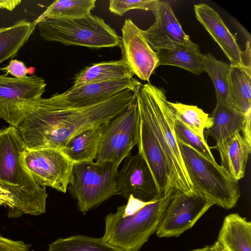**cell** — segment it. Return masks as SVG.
<instances>
[{
  "mask_svg": "<svg viewBox=\"0 0 251 251\" xmlns=\"http://www.w3.org/2000/svg\"><path fill=\"white\" fill-rule=\"evenodd\" d=\"M136 91L125 90L99 104L80 108L54 109L41 100L17 127L28 150H60L73 137L108 122L134 101Z\"/></svg>",
  "mask_w": 251,
  "mask_h": 251,
  "instance_id": "obj_1",
  "label": "cell"
},
{
  "mask_svg": "<svg viewBox=\"0 0 251 251\" xmlns=\"http://www.w3.org/2000/svg\"><path fill=\"white\" fill-rule=\"evenodd\" d=\"M27 150L17 128L0 129V187L12 195L15 208L9 217L39 216L46 212L48 194L38 184L25 162Z\"/></svg>",
  "mask_w": 251,
  "mask_h": 251,
  "instance_id": "obj_2",
  "label": "cell"
},
{
  "mask_svg": "<svg viewBox=\"0 0 251 251\" xmlns=\"http://www.w3.org/2000/svg\"><path fill=\"white\" fill-rule=\"evenodd\" d=\"M175 189L148 201L129 197L106 217L103 242L118 251H138L156 231Z\"/></svg>",
  "mask_w": 251,
  "mask_h": 251,
  "instance_id": "obj_3",
  "label": "cell"
},
{
  "mask_svg": "<svg viewBox=\"0 0 251 251\" xmlns=\"http://www.w3.org/2000/svg\"><path fill=\"white\" fill-rule=\"evenodd\" d=\"M141 119L154 136L165 157L173 187L193 195L189 179L176 137V120L163 90L150 82L142 84L136 93Z\"/></svg>",
  "mask_w": 251,
  "mask_h": 251,
  "instance_id": "obj_4",
  "label": "cell"
},
{
  "mask_svg": "<svg viewBox=\"0 0 251 251\" xmlns=\"http://www.w3.org/2000/svg\"><path fill=\"white\" fill-rule=\"evenodd\" d=\"M177 141L195 192L214 205L227 209L234 207L240 197L238 181L217 162L209 161L191 147Z\"/></svg>",
  "mask_w": 251,
  "mask_h": 251,
  "instance_id": "obj_5",
  "label": "cell"
},
{
  "mask_svg": "<svg viewBox=\"0 0 251 251\" xmlns=\"http://www.w3.org/2000/svg\"><path fill=\"white\" fill-rule=\"evenodd\" d=\"M47 41L90 49L119 47L121 37L104 20L90 13L75 19L48 18L37 25Z\"/></svg>",
  "mask_w": 251,
  "mask_h": 251,
  "instance_id": "obj_6",
  "label": "cell"
},
{
  "mask_svg": "<svg viewBox=\"0 0 251 251\" xmlns=\"http://www.w3.org/2000/svg\"><path fill=\"white\" fill-rule=\"evenodd\" d=\"M118 168L110 162L88 161L74 164L73 179L68 189L83 214L118 195Z\"/></svg>",
  "mask_w": 251,
  "mask_h": 251,
  "instance_id": "obj_7",
  "label": "cell"
},
{
  "mask_svg": "<svg viewBox=\"0 0 251 251\" xmlns=\"http://www.w3.org/2000/svg\"><path fill=\"white\" fill-rule=\"evenodd\" d=\"M140 117L136 99L122 113L108 122L96 161L110 162L118 168L139 140Z\"/></svg>",
  "mask_w": 251,
  "mask_h": 251,
  "instance_id": "obj_8",
  "label": "cell"
},
{
  "mask_svg": "<svg viewBox=\"0 0 251 251\" xmlns=\"http://www.w3.org/2000/svg\"><path fill=\"white\" fill-rule=\"evenodd\" d=\"M46 85L36 75L20 78L0 75V119L17 128L42 98Z\"/></svg>",
  "mask_w": 251,
  "mask_h": 251,
  "instance_id": "obj_9",
  "label": "cell"
},
{
  "mask_svg": "<svg viewBox=\"0 0 251 251\" xmlns=\"http://www.w3.org/2000/svg\"><path fill=\"white\" fill-rule=\"evenodd\" d=\"M142 85L132 77L73 86L63 93H56L46 99L42 98L41 100L54 109L84 108L101 103L125 90L136 91Z\"/></svg>",
  "mask_w": 251,
  "mask_h": 251,
  "instance_id": "obj_10",
  "label": "cell"
},
{
  "mask_svg": "<svg viewBox=\"0 0 251 251\" xmlns=\"http://www.w3.org/2000/svg\"><path fill=\"white\" fill-rule=\"evenodd\" d=\"M214 203L197 193L175 189L156 232L160 238L177 237L192 228Z\"/></svg>",
  "mask_w": 251,
  "mask_h": 251,
  "instance_id": "obj_11",
  "label": "cell"
},
{
  "mask_svg": "<svg viewBox=\"0 0 251 251\" xmlns=\"http://www.w3.org/2000/svg\"><path fill=\"white\" fill-rule=\"evenodd\" d=\"M26 166L35 182L65 193L73 179V163L56 149L27 150Z\"/></svg>",
  "mask_w": 251,
  "mask_h": 251,
  "instance_id": "obj_12",
  "label": "cell"
},
{
  "mask_svg": "<svg viewBox=\"0 0 251 251\" xmlns=\"http://www.w3.org/2000/svg\"><path fill=\"white\" fill-rule=\"evenodd\" d=\"M119 47L122 59L129 65L134 74L144 81L150 80L158 66L156 52L150 46L142 29L130 19H126L121 28Z\"/></svg>",
  "mask_w": 251,
  "mask_h": 251,
  "instance_id": "obj_13",
  "label": "cell"
},
{
  "mask_svg": "<svg viewBox=\"0 0 251 251\" xmlns=\"http://www.w3.org/2000/svg\"><path fill=\"white\" fill-rule=\"evenodd\" d=\"M116 182L118 195L127 200L131 196L148 201L159 194L151 171L139 152L124 159Z\"/></svg>",
  "mask_w": 251,
  "mask_h": 251,
  "instance_id": "obj_14",
  "label": "cell"
},
{
  "mask_svg": "<svg viewBox=\"0 0 251 251\" xmlns=\"http://www.w3.org/2000/svg\"><path fill=\"white\" fill-rule=\"evenodd\" d=\"M153 13L154 23L147 30H142V33L154 51L172 49L191 41L167 1L159 0Z\"/></svg>",
  "mask_w": 251,
  "mask_h": 251,
  "instance_id": "obj_15",
  "label": "cell"
},
{
  "mask_svg": "<svg viewBox=\"0 0 251 251\" xmlns=\"http://www.w3.org/2000/svg\"><path fill=\"white\" fill-rule=\"evenodd\" d=\"M196 18L228 59L230 65L240 68L251 76L244 62V51L217 12L205 3L194 5Z\"/></svg>",
  "mask_w": 251,
  "mask_h": 251,
  "instance_id": "obj_16",
  "label": "cell"
},
{
  "mask_svg": "<svg viewBox=\"0 0 251 251\" xmlns=\"http://www.w3.org/2000/svg\"><path fill=\"white\" fill-rule=\"evenodd\" d=\"M137 146L138 152L151 171L158 193L168 191L173 185L165 157L153 134L141 118Z\"/></svg>",
  "mask_w": 251,
  "mask_h": 251,
  "instance_id": "obj_17",
  "label": "cell"
},
{
  "mask_svg": "<svg viewBox=\"0 0 251 251\" xmlns=\"http://www.w3.org/2000/svg\"><path fill=\"white\" fill-rule=\"evenodd\" d=\"M212 148L219 151L220 166L232 178L238 181L244 176L251 148L247 145L240 132H236Z\"/></svg>",
  "mask_w": 251,
  "mask_h": 251,
  "instance_id": "obj_18",
  "label": "cell"
},
{
  "mask_svg": "<svg viewBox=\"0 0 251 251\" xmlns=\"http://www.w3.org/2000/svg\"><path fill=\"white\" fill-rule=\"evenodd\" d=\"M107 122L87 129L73 137L60 150L73 163L94 161Z\"/></svg>",
  "mask_w": 251,
  "mask_h": 251,
  "instance_id": "obj_19",
  "label": "cell"
},
{
  "mask_svg": "<svg viewBox=\"0 0 251 251\" xmlns=\"http://www.w3.org/2000/svg\"><path fill=\"white\" fill-rule=\"evenodd\" d=\"M245 114L238 111L227 103L217 100L211 117L212 124L204 131V134L210 136L219 145L236 132L241 131Z\"/></svg>",
  "mask_w": 251,
  "mask_h": 251,
  "instance_id": "obj_20",
  "label": "cell"
},
{
  "mask_svg": "<svg viewBox=\"0 0 251 251\" xmlns=\"http://www.w3.org/2000/svg\"><path fill=\"white\" fill-rule=\"evenodd\" d=\"M134 75L123 59L104 61L87 66L75 75L73 86L131 78Z\"/></svg>",
  "mask_w": 251,
  "mask_h": 251,
  "instance_id": "obj_21",
  "label": "cell"
},
{
  "mask_svg": "<svg viewBox=\"0 0 251 251\" xmlns=\"http://www.w3.org/2000/svg\"><path fill=\"white\" fill-rule=\"evenodd\" d=\"M217 240L228 251H251V223L237 213L227 215Z\"/></svg>",
  "mask_w": 251,
  "mask_h": 251,
  "instance_id": "obj_22",
  "label": "cell"
},
{
  "mask_svg": "<svg viewBox=\"0 0 251 251\" xmlns=\"http://www.w3.org/2000/svg\"><path fill=\"white\" fill-rule=\"evenodd\" d=\"M156 52L158 58V66H176L197 75L203 72L202 53L199 46L191 41L186 44L159 50Z\"/></svg>",
  "mask_w": 251,
  "mask_h": 251,
  "instance_id": "obj_23",
  "label": "cell"
},
{
  "mask_svg": "<svg viewBox=\"0 0 251 251\" xmlns=\"http://www.w3.org/2000/svg\"><path fill=\"white\" fill-rule=\"evenodd\" d=\"M36 26L34 21L22 19L0 32V64L17 55Z\"/></svg>",
  "mask_w": 251,
  "mask_h": 251,
  "instance_id": "obj_24",
  "label": "cell"
},
{
  "mask_svg": "<svg viewBox=\"0 0 251 251\" xmlns=\"http://www.w3.org/2000/svg\"><path fill=\"white\" fill-rule=\"evenodd\" d=\"M251 79L243 70L231 66L227 77V104L243 114L251 110Z\"/></svg>",
  "mask_w": 251,
  "mask_h": 251,
  "instance_id": "obj_25",
  "label": "cell"
},
{
  "mask_svg": "<svg viewBox=\"0 0 251 251\" xmlns=\"http://www.w3.org/2000/svg\"><path fill=\"white\" fill-rule=\"evenodd\" d=\"M175 120H178L206 141L204 131L209 128L212 120L209 114L197 106L168 101Z\"/></svg>",
  "mask_w": 251,
  "mask_h": 251,
  "instance_id": "obj_26",
  "label": "cell"
},
{
  "mask_svg": "<svg viewBox=\"0 0 251 251\" xmlns=\"http://www.w3.org/2000/svg\"><path fill=\"white\" fill-rule=\"evenodd\" d=\"M96 0H56L34 22L48 18L75 19L85 16L96 7Z\"/></svg>",
  "mask_w": 251,
  "mask_h": 251,
  "instance_id": "obj_27",
  "label": "cell"
},
{
  "mask_svg": "<svg viewBox=\"0 0 251 251\" xmlns=\"http://www.w3.org/2000/svg\"><path fill=\"white\" fill-rule=\"evenodd\" d=\"M202 65L213 82L217 100L228 102L227 77L230 64L217 60L211 53L202 54Z\"/></svg>",
  "mask_w": 251,
  "mask_h": 251,
  "instance_id": "obj_28",
  "label": "cell"
},
{
  "mask_svg": "<svg viewBox=\"0 0 251 251\" xmlns=\"http://www.w3.org/2000/svg\"><path fill=\"white\" fill-rule=\"evenodd\" d=\"M48 251H118L103 242L101 237L77 235L56 239L49 245Z\"/></svg>",
  "mask_w": 251,
  "mask_h": 251,
  "instance_id": "obj_29",
  "label": "cell"
},
{
  "mask_svg": "<svg viewBox=\"0 0 251 251\" xmlns=\"http://www.w3.org/2000/svg\"><path fill=\"white\" fill-rule=\"evenodd\" d=\"M175 131L177 140L191 147L209 161L216 163L206 141L199 136L180 121L176 120Z\"/></svg>",
  "mask_w": 251,
  "mask_h": 251,
  "instance_id": "obj_30",
  "label": "cell"
},
{
  "mask_svg": "<svg viewBox=\"0 0 251 251\" xmlns=\"http://www.w3.org/2000/svg\"><path fill=\"white\" fill-rule=\"evenodd\" d=\"M159 0H111L109 3V11L115 15L122 16L132 9L154 11Z\"/></svg>",
  "mask_w": 251,
  "mask_h": 251,
  "instance_id": "obj_31",
  "label": "cell"
},
{
  "mask_svg": "<svg viewBox=\"0 0 251 251\" xmlns=\"http://www.w3.org/2000/svg\"><path fill=\"white\" fill-rule=\"evenodd\" d=\"M0 70L5 72L4 76H6L8 74L16 78H24L26 77L28 73V69L25 63L16 59H12L9 64L5 67L0 68Z\"/></svg>",
  "mask_w": 251,
  "mask_h": 251,
  "instance_id": "obj_32",
  "label": "cell"
},
{
  "mask_svg": "<svg viewBox=\"0 0 251 251\" xmlns=\"http://www.w3.org/2000/svg\"><path fill=\"white\" fill-rule=\"evenodd\" d=\"M0 251H31L30 245L21 240H13L0 234Z\"/></svg>",
  "mask_w": 251,
  "mask_h": 251,
  "instance_id": "obj_33",
  "label": "cell"
},
{
  "mask_svg": "<svg viewBox=\"0 0 251 251\" xmlns=\"http://www.w3.org/2000/svg\"><path fill=\"white\" fill-rule=\"evenodd\" d=\"M0 205L9 209L8 216L13 212L15 208V202L11 194L1 187H0Z\"/></svg>",
  "mask_w": 251,
  "mask_h": 251,
  "instance_id": "obj_34",
  "label": "cell"
},
{
  "mask_svg": "<svg viewBox=\"0 0 251 251\" xmlns=\"http://www.w3.org/2000/svg\"><path fill=\"white\" fill-rule=\"evenodd\" d=\"M251 110L245 113V119L241 131L243 138L249 147L251 148Z\"/></svg>",
  "mask_w": 251,
  "mask_h": 251,
  "instance_id": "obj_35",
  "label": "cell"
},
{
  "mask_svg": "<svg viewBox=\"0 0 251 251\" xmlns=\"http://www.w3.org/2000/svg\"><path fill=\"white\" fill-rule=\"evenodd\" d=\"M21 2L20 0H0V9L12 11Z\"/></svg>",
  "mask_w": 251,
  "mask_h": 251,
  "instance_id": "obj_36",
  "label": "cell"
},
{
  "mask_svg": "<svg viewBox=\"0 0 251 251\" xmlns=\"http://www.w3.org/2000/svg\"><path fill=\"white\" fill-rule=\"evenodd\" d=\"M215 251H228L218 240L213 245Z\"/></svg>",
  "mask_w": 251,
  "mask_h": 251,
  "instance_id": "obj_37",
  "label": "cell"
},
{
  "mask_svg": "<svg viewBox=\"0 0 251 251\" xmlns=\"http://www.w3.org/2000/svg\"><path fill=\"white\" fill-rule=\"evenodd\" d=\"M190 251H215L214 246L212 245V246H206L202 248L195 249V250H191Z\"/></svg>",
  "mask_w": 251,
  "mask_h": 251,
  "instance_id": "obj_38",
  "label": "cell"
},
{
  "mask_svg": "<svg viewBox=\"0 0 251 251\" xmlns=\"http://www.w3.org/2000/svg\"><path fill=\"white\" fill-rule=\"evenodd\" d=\"M6 27H7L0 28V32L4 30L6 28Z\"/></svg>",
  "mask_w": 251,
  "mask_h": 251,
  "instance_id": "obj_39",
  "label": "cell"
}]
</instances>
